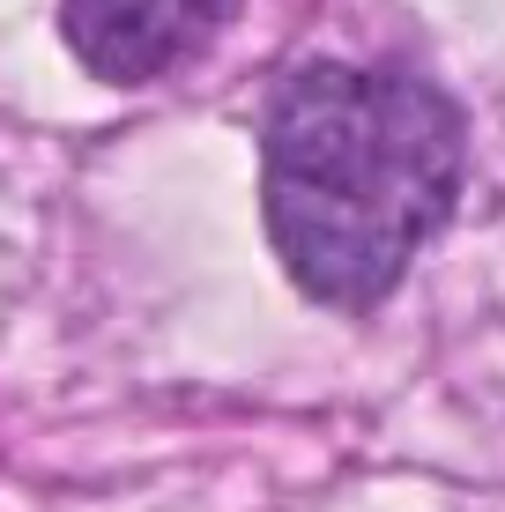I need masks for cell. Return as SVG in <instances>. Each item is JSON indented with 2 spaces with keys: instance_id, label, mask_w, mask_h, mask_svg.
<instances>
[{
  "instance_id": "obj_1",
  "label": "cell",
  "mask_w": 505,
  "mask_h": 512,
  "mask_svg": "<svg viewBox=\"0 0 505 512\" xmlns=\"http://www.w3.org/2000/svg\"><path fill=\"white\" fill-rule=\"evenodd\" d=\"M468 164L454 97L402 67L312 60L275 90L260 127V201L290 282L364 312L446 231Z\"/></svg>"
},
{
  "instance_id": "obj_2",
  "label": "cell",
  "mask_w": 505,
  "mask_h": 512,
  "mask_svg": "<svg viewBox=\"0 0 505 512\" xmlns=\"http://www.w3.org/2000/svg\"><path fill=\"white\" fill-rule=\"evenodd\" d=\"M238 0H60V30L97 82H156L231 23Z\"/></svg>"
}]
</instances>
